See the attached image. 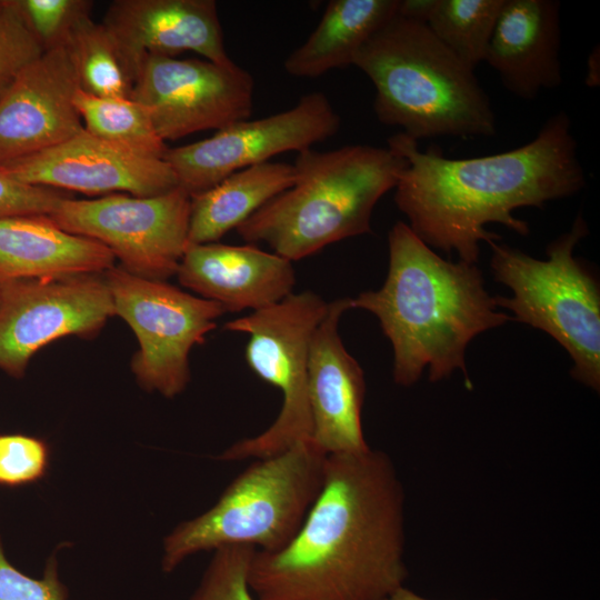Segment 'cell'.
<instances>
[{"instance_id":"obj_32","label":"cell","mask_w":600,"mask_h":600,"mask_svg":"<svg viewBox=\"0 0 600 600\" xmlns=\"http://www.w3.org/2000/svg\"><path fill=\"white\" fill-rule=\"evenodd\" d=\"M436 0H399L398 14L411 20L427 22Z\"/></svg>"},{"instance_id":"obj_8","label":"cell","mask_w":600,"mask_h":600,"mask_svg":"<svg viewBox=\"0 0 600 600\" xmlns=\"http://www.w3.org/2000/svg\"><path fill=\"white\" fill-rule=\"evenodd\" d=\"M327 308V301L307 290L224 323L226 330L248 334L246 361L259 378L281 391L282 404L268 429L231 444L219 460L262 459L311 439L309 349Z\"/></svg>"},{"instance_id":"obj_14","label":"cell","mask_w":600,"mask_h":600,"mask_svg":"<svg viewBox=\"0 0 600 600\" xmlns=\"http://www.w3.org/2000/svg\"><path fill=\"white\" fill-rule=\"evenodd\" d=\"M0 171L27 184L87 194L149 197L178 187L163 158L132 152L84 129L52 148L1 164Z\"/></svg>"},{"instance_id":"obj_26","label":"cell","mask_w":600,"mask_h":600,"mask_svg":"<svg viewBox=\"0 0 600 600\" xmlns=\"http://www.w3.org/2000/svg\"><path fill=\"white\" fill-rule=\"evenodd\" d=\"M27 28L43 49L64 46L73 27L90 16V0H13Z\"/></svg>"},{"instance_id":"obj_21","label":"cell","mask_w":600,"mask_h":600,"mask_svg":"<svg viewBox=\"0 0 600 600\" xmlns=\"http://www.w3.org/2000/svg\"><path fill=\"white\" fill-rule=\"evenodd\" d=\"M399 0H331L308 39L284 60L287 73L318 78L346 68L361 47L398 12Z\"/></svg>"},{"instance_id":"obj_34","label":"cell","mask_w":600,"mask_h":600,"mask_svg":"<svg viewBox=\"0 0 600 600\" xmlns=\"http://www.w3.org/2000/svg\"><path fill=\"white\" fill-rule=\"evenodd\" d=\"M382 600H430V599L423 598L420 594L416 593L414 591L406 588L404 586H401ZM490 600H497V599H490Z\"/></svg>"},{"instance_id":"obj_12","label":"cell","mask_w":600,"mask_h":600,"mask_svg":"<svg viewBox=\"0 0 600 600\" xmlns=\"http://www.w3.org/2000/svg\"><path fill=\"white\" fill-rule=\"evenodd\" d=\"M116 316L94 273L6 280L0 296V370L20 379L34 353L68 336L92 337Z\"/></svg>"},{"instance_id":"obj_6","label":"cell","mask_w":600,"mask_h":600,"mask_svg":"<svg viewBox=\"0 0 600 600\" xmlns=\"http://www.w3.org/2000/svg\"><path fill=\"white\" fill-rule=\"evenodd\" d=\"M327 454L311 439L256 459L202 514L177 526L164 539L162 570L188 557L228 546L273 552L300 529L320 492Z\"/></svg>"},{"instance_id":"obj_5","label":"cell","mask_w":600,"mask_h":600,"mask_svg":"<svg viewBox=\"0 0 600 600\" xmlns=\"http://www.w3.org/2000/svg\"><path fill=\"white\" fill-rule=\"evenodd\" d=\"M293 167V184L236 229L246 242H264L291 262L371 233L373 209L394 189L406 160L389 147L350 144L306 149Z\"/></svg>"},{"instance_id":"obj_2","label":"cell","mask_w":600,"mask_h":600,"mask_svg":"<svg viewBox=\"0 0 600 600\" xmlns=\"http://www.w3.org/2000/svg\"><path fill=\"white\" fill-rule=\"evenodd\" d=\"M387 142L406 160L394 202L410 229L430 248L454 251L468 263L477 262L481 241L501 239L486 224L501 223L526 237L529 224L512 214L516 209H542L586 186L564 111L550 117L528 143L496 154L449 159L437 148L421 151L402 132Z\"/></svg>"},{"instance_id":"obj_24","label":"cell","mask_w":600,"mask_h":600,"mask_svg":"<svg viewBox=\"0 0 600 600\" xmlns=\"http://www.w3.org/2000/svg\"><path fill=\"white\" fill-rule=\"evenodd\" d=\"M73 102L83 129L92 136L139 154L163 158L166 142L146 108L130 97H99L79 88Z\"/></svg>"},{"instance_id":"obj_11","label":"cell","mask_w":600,"mask_h":600,"mask_svg":"<svg viewBox=\"0 0 600 600\" xmlns=\"http://www.w3.org/2000/svg\"><path fill=\"white\" fill-rule=\"evenodd\" d=\"M340 124V116L328 97L314 91L288 110L242 120L207 139L168 148L163 159L173 170L178 187L194 197L230 174L279 153L310 149L334 136Z\"/></svg>"},{"instance_id":"obj_15","label":"cell","mask_w":600,"mask_h":600,"mask_svg":"<svg viewBox=\"0 0 600 600\" xmlns=\"http://www.w3.org/2000/svg\"><path fill=\"white\" fill-rule=\"evenodd\" d=\"M78 79L63 47L43 52L0 97V166L52 148L83 129Z\"/></svg>"},{"instance_id":"obj_30","label":"cell","mask_w":600,"mask_h":600,"mask_svg":"<svg viewBox=\"0 0 600 600\" xmlns=\"http://www.w3.org/2000/svg\"><path fill=\"white\" fill-rule=\"evenodd\" d=\"M68 589L60 581L54 556L41 579L19 571L6 557L0 538V600H67Z\"/></svg>"},{"instance_id":"obj_20","label":"cell","mask_w":600,"mask_h":600,"mask_svg":"<svg viewBox=\"0 0 600 600\" xmlns=\"http://www.w3.org/2000/svg\"><path fill=\"white\" fill-rule=\"evenodd\" d=\"M116 257L102 243L58 227L48 216L0 218V280L106 272Z\"/></svg>"},{"instance_id":"obj_27","label":"cell","mask_w":600,"mask_h":600,"mask_svg":"<svg viewBox=\"0 0 600 600\" xmlns=\"http://www.w3.org/2000/svg\"><path fill=\"white\" fill-rule=\"evenodd\" d=\"M254 551L256 549L249 546L216 549L189 600H257L248 582Z\"/></svg>"},{"instance_id":"obj_31","label":"cell","mask_w":600,"mask_h":600,"mask_svg":"<svg viewBox=\"0 0 600 600\" xmlns=\"http://www.w3.org/2000/svg\"><path fill=\"white\" fill-rule=\"evenodd\" d=\"M68 198L59 190L27 184L0 171V218L13 216H50Z\"/></svg>"},{"instance_id":"obj_23","label":"cell","mask_w":600,"mask_h":600,"mask_svg":"<svg viewBox=\"0 0 600 600\" xmlns=\"http://www.w3.org/2000/svg\"><path fill=\"white\" fill-rule=\"evenodd\" d=\"M63 48L81 90L99 97H130L134 72L102 22L93 21L90 16L82 18Z\"/></svg>"},{"instance_id":"obj_28","label":"cell","mask_w":600,"mask_h":600,"mask_svg":"<svg viewBox=\"0 0 600 600\" xmlns=\"http://www.w3.org/2000/svg\"><path fill=\"white\" fill-rule=\"evenodd\" d=\"M43 52L13 0H0V97Z\"/></svg>"},{"instance_id":"obj_16","label":"cell","mask_w":600,"mask_h":600,"mask_svg":"<svg viewBox=\"0 0 600 600\" xmlns=\"http://www.w3.org/2000/svg\"><path fill=\"white\" fill-rule=\"evenodd\" d=\"M349 309L350 298L328 302L309 349L311 440L327 456L370 449L361 422L366 394L363 370L347 351L339 334V321Z\"/></svg>"},{"instance_id":"obj_3","label":"cell","mask_w":600,"mask_h":600,"mask_svg":"<svg viewBox=\"0 0 600 600\" xmlns=\"http://www.w3.org/2000/svg\"><path fill=\"white\" fill-rule=\"evenodd\" d=\"M389 268L383 286L350 298V309L377 317L393 349V380L409 387L429 366L438 382L459 369L472 383L464 353L470 341L510 320L497 310L476 263L438 256L403 222L388 234Z\"/></svg>"},{"instance_id":"obj_19","label":"cell","mask_w":600,"mask_h":600,"mask_svg":"<svg viewBox=\"0 0 600 600\" xmlns=\"http://www.w3.org/2000/svg\"><path fill=\"white\" fill-rule=\"evenodd\" d=\"M560 2L503 0L484 60L503 87L532 100L562 83Z\"/></svg>"},{"instance_id":"obj_25","label":"cell","mask_w":600,"mask_h":600,"mask_svg":"<svg viewBox=\"0 0 600 600\" xmlns=\"http://www.w3.org/2000/svg\"><path fill=\"white\" fill-rule=\"evenodd\" d=\"M503 0H436L426 24L460 61L483 62Z\"/></svg>"},{"instance_id":"obj_35","label":"cell","mask_w":600,"mask_h":600,"mask_svg":"<svg viewBox=\"0 0 600 600\" xmlns=\"http://www.w3.org/2000/svg\"><path fill=\"white\" fill-rule=\"evenodd\" d=\"M2 284H3V281L0 280V296H1Z\"/></svg>"},{"instance_id":"obj_9","label":"cell","mask_w":600,"mask_h":600,"mask_svg":"<svg viewBox=\"0 0 600 600\" xmlns=\"http://www.w3.org/2000/svg\"><path fill=\"white\" fill-rule=\"evenodd\" d=\"M103 278L116 316L132 329L139 350L131 360L138 383L166 398L181 393L189 380V353L202 344L226 313L218 302L192 296L161 280L112 267Z\"/></svg>"},{"instance_id":"obj_18","label":"cell","mask_w":600,"mask_h":600,"mask_svg":"<svg viewBox=\"0 0 600 600\" xmlns=\"http://www.w3.org/2000/svg\"><path fill=\"white\" fill-rule=\"evenodd\" d=\"M180 283L226 311H253L292 293V262L254 246L189 244L176 273Z\"/></svg>"},{"instance_id":"obj_29","label":"cell","mask_w":600,"mask_h":600,"mask_svg":"<svg viewBox=\"0 0 600 600\" xmlns=\"http://www.w3.org/2000/svg\"><path fill=\"white\" fill-rule=\"evenodd\" d=\"M50 461L48 444L36 437L0 434V486L19 487L44 477Z\"/></svg>"},{"instance_id":"obj_33","label":"cell","mask_w":600,"mask_h":600,"mask_svg":"<svg viewBox=\"0 0 600 600\" xmlns=\"http://www.w3.org/2000/svg\"><path fill=\"white\" fill-rule=\"evenodd\" d=\"M586 83L589 87L599 86V49H593L588 59Z\"/></svg>"},{"instance_id":"obj_7","label":"cell","mask_w":600,"mask_h":600,"mask_svg":"<svg viewBox=\"0 0 600 600\" xmlns=\"http://www.w3.org/2000/svg\"><path fill=\"white\" fill-rule=\"evenodd\" d=\"M587 234L588 226L578 214L571 229L548 246L547 260L498 241L489 246L496 280L513 293L494 297L497 306L510 310L516 321L551 336L570 354L572 378L599 392L600 291L593 276L573 256Z\"/></svg>"},{"instance_id":"obj_13","label":"cell","mask_w":600,"mask_h":600,"mask_svg":"<svg viewBox=\"0 0 600 600\" xmlns=\"http://www.w3.org/2000/svg\"><path fill=\"white\" fill-rule=\"evenodd\" d=\"M253 90L252 76L234 62L150 56L137 72L130 98L146 108L166 142L249 119Z\"/></svg>"},{"instance_id":"obj_22","label":"cell","mask_w":600,"mask_h":600,"mask_svg":"<svg viewBox=\"0 0 600 600\" xmlns=\"http://www.w3.org/2000/svg\"><path fill=\"white\" fill-rule=\"evenodd\" d=\"M294 178L293 164L267 161L239 170L191 197L188 246L218 241L289 189Z\"/></svg>"},{"instance_id":"obj_10","label":"cell","mask_w":600,"mask_h":600,"mask_svg":"<svg viewBox=\"0 0 600 600\" xmlns=\"http://www.w3.org/2000/svg\"><path fill=\"white\" fill-rule=\"evenodd\" d=\"M190 213L191 197L177 187L149 197H68L48 217L67 232L102 243L128 272L164 281L177 273L188 247Z\"/></svg>"},{"instance_id":"obj_4","label":"cell","mask_w":600,"mask_h":600,"mask_svg":"<svg viewBox=\"0 0 600 600\" xmlns=\"http://www.w3.org/2000/svg\"><path fill=\"white\" fill-rule=\"evenodd\" d=\"M353 66L373 83L378 120L418 141L497 133L489 96L424 22L397 14L358 51Z\"/></svg>"},{"instance_id":"obj_1","label":"cell","mask_w":600,"mask_h":600,"mask_svg":"<svg viewBox=\"0 0 600 600\" xmlns=\"http://www.w3.org/2000/svg\"><path fill=\"white\" fill-rule=\"evenodd\" d=\"M404 490L381 450L329 454L322 487L296 536L256 550L257 600H382L404 586Z\"/></svg>"},{"instance_id":"obj_17","label":"cell","mask_w":600,"mask_h":600,"mask_svg":"<svg viewBox=\"0 0 600 600\" xmlns=\"http://www.w3.org/2000/svg\"><path fill=\"white\" fill-rule=\"evenodd\" d=\"M102 23L114 37L134 77L150 56L177 58L192 51L218 64L233 63L226 51L213 0H116Z\"/></svg>"}]
</instances>
